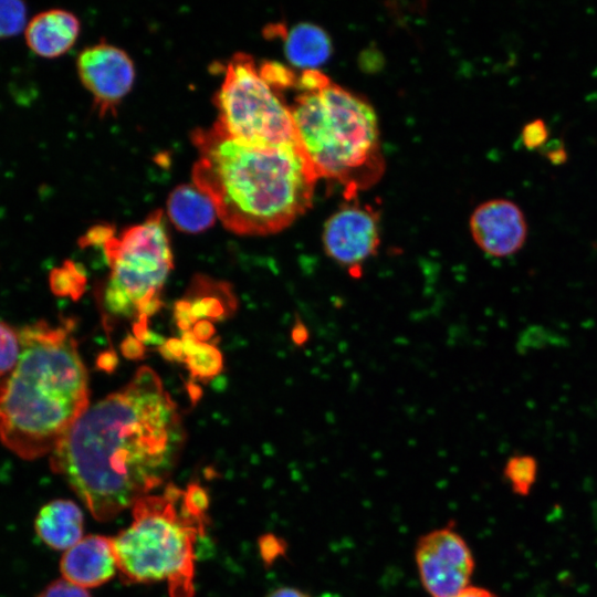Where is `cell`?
I'll return each instance as SVG.
<instances>
[{"instance_id":"9c48e42d","label":"cell","mask_w":597,"mask_h":597,"mask_svg":"<svg viewBox=\"0 0 597 597\" xmlns=\"http://www.w3.org/2000/svg\"><path fill=\"white\" fill-rule=\"evenodd\" d=\"M323 250L337 265L358 270L380 245L379 213L357 199L347 200L324 222Z\"/></svg>"},{"instance_id":"30bf717a","label":"cell","mask_w":597,"mask_h":597,"mask_svg":"<svg viewBox=\"0 0 597 597\" xmlns=\"http://www.w3.org/2000/svg\"><path fill=\"white\" fill-rule=\"evenodd\" d=\"M76 67L82 84L93 96L94 106L102 116L115 113L135 80L129 55L104 41L85 48L77 56Z\"/></svg>"},{"instance_id":"277c9868","label":"cell","mask_w":597,"mask_h":597,"mask_svg":"<svg viewBox=\"0 0 597 597\" xmlns=\"http://www.w3.org/2000/svg\"><path fill=\"white\" fill-rule=\"evenodd\" d=\"M289 104L297 139L320 178L344 187L346 200L384 174L377 115L357 94L320 70L302 71Z\"/></svg>"},{"instance_id":"6da1fadb","label":"cell","mask_w":597,"mask_h":597,"mask_svg":"<svg viewBox=\"0 0 597 597\" xmlns=\"http://www.w3.org/2000/svg\"><path fill=\"white\" fill-rule=\"evenodd\" d=\"M185 440L176 402L158 374L142 366L88 406L51 452V468L104 522L165 482Z\"/></svg>"},{"instance_id":"7402d4cb","label":"cell","mask_w":597,"mask_h":597,"mask_svg":"<svg viewBox=\"0 0 597 597\" xmlns=\"http://www.w3.org/2000/svg\"><path fill=\"white\" fill-rule=\"evenodd\" d=\"M36 597H91V595L86 588L61 578L45 586Z\"/></svg>"},{"instance_id":"ffe728a7","label":"cell","mask_w":597,"mask_h":597,"mask_svg":"<svg viewBox=\"0 0 597 597\" xmlns=\"http://www.w3.org/2000/svg\"><path fill=\"white\" fill-rule=\"evenodd\" d=\"M24 28L25 4L17 0H0V39L18 35Z\"/></svg>"},{"instance_id":"3957f363","label":"cell","mask_w":597,"mask_h":597,"mask_svg":"<svg viewBox=\"0 0 597 597\" xmlns=\"http://www.w3.org/2000/svg\"><path fill=\"white\" fill-rule=\"evenodd\" d=\"M21 355L0 378V441L24 460L54 450L90 406L88 376L73 322L20 329Z\"/></svg>"},{"instance_id":"7a4b0ae2","label":"cell","mask_w":597,"mask_h":597,"mask_svg":"<svg viewBox=\"0 0 597 597\" xmlns=\"http://www.w3.org/2000/svg\"><path fill=\"white\" fill-rule=\"evenodd\" d=\"M191 140L198 151L192 182L210 197L228 230L273 234L312 206L320 177L301 146L248 144L217 123L193 130Z\"/></svg>"},{"instance_id":"52a82bcc","label":"cell","mask_w":597,"mask_h":597,"mask_svg":"<svg viewBox=\"0 0 597 597\" xmlns=\"http://www.w3.org/2000/svg\"><path fill=\"white\" fill-rule=\"evenodd\" d=\"M214 102L216 123L231 137L259 146H300L284 94L251 55L237 53L227 63Z\"/></svg>"},{"instance_id":"d4e9b609","label":"cell","mask_w":597,"mask_h":597,"mask_svg":"<svg viewBox=\"0 0 597 597\" xmlns=\"http://www.w3.org/2000/svg\"><path fill=\"white\" fill-rule=\"evenodd\" d=\"M160 352L166 358L181 359L184 353L182 342L176 338L169 339L166 344H164Z\"/></svg>"},{"instance_id":"5b68a950","label":"cell","mask_w":597,"mask_h":597,"mask_svg":"<svg viewBox=\"0 0 597 597\" xmlns=\"http://www.w3.org/2000/svg\"><path fill=\"white\" fill-rule=\"evenodd\" d=\"M208 495L190 484L168 485L137 500L130 525L113 537L117 569L127 583L166 580L171 597L195 594V544L203 535Z\"/></svg>"},{"instance_id":"2e32d148","label":"cell","mask_w":597,"mask_h":597,"mask_svg":"<svg viewBox=\"0 0 597 597\" xmlns=\"http://www.w3.org/2000/svg\"><path fill=\"white\" fill-rule=\"evenodd\" d=\"M284 52L287 61L300 69L317 70L332 54L329 35L321 27L302 22L283 31Z\"/></svg>"},{"instance_id":"8fae6325","label":"cell","mask_w":597,"mask_h":597,"mask_svg":"<svg viewBox=\"0 0 597 597\" xmlns=\"http://www.w3.org/2000/svg\"><path fill=\"white\" fill-rule=\"evenodd\" d=\"M469 229L474 243L493 258H506L519 252L528 233L521 207L504 198L480 203L470 216Z\"/></svg>"},{"instance_id":"9a60e30c","label":"cell","mask_w":597,"mask_h":597,"mask_svg":"<svg viewBox=\"0 0 597 597\" xmlns=\"http://www.w3.org/2000/svg\"><path fill=\"white\" fill-rule=\"evenodd\" d=\"M167 213L177 229L189 233L209 229L218 218L210 197L193 182L179 185L170 192Z\"/></svg>"},{"instance_id":"4fadbf2b","label":"cell","mask_w":597,"mask_h":597,"mask_svg":"<svg viewBox=\"0 0 597 597\" xmlns=\"http://www.w3.org/2000/svg\"><path fill=\"white\" fill-rule=\"evenodd\" d=\"M75 14L63 9H51L34 15L25 28V41L32 52L42 57H57L66 53L80 33Z\"/></svg>"},{"instance_id":"4dcf8cb0","label":"cell","mask_w":597,"mask_h":597,"mask_svg":"<svg viewBox=\"0 0 597 597\" xmlns=\"http://www.w3.org/2000/svg\"><path fill=\"white\" fill-rule=\"evenodd\" d=\"M116 356L114 354H102L98 358V366L103 369L112 370L116 365Z\"/></svg>"},{"instance_id":"e0dca14e","label":"cell","mask_w":597,"mask_h":597,"mask_svg":"<svg viewBox=\"0 0 597 597\" xmlns=\"http://www.w3.org/2000/svg\"><path fill=\"white\" fill-rule=\"evenodd\" d=\"M185 360L190 371L198 377H211L222 367L219 352L207 344L199 343L193 334H185L182 337Z\"/></svg>"},{"instance_id":"484cf974","label":"cell","mask_w":597,"mask_h":597,"mask_svg":"<svg viewBox=\"0 0 597 597\" xmlns=\"http://www.w3.org/2000/svg\"><path fill=\"white\" fill-rule=\"evenodd\" d=\"M265 597H311L307 593L290 586H282L270 591Z\"/></svg>"},{"instance_id":"f546056e","label":"cell","mask_w":597,"mask_h":597,"mask_svg":"<svg viewBox=\"0 0 597 597\" xmlns=\"http://www.w3.org/2000/svg\"><path fill=\"white\" fill-rule=\"evenodd\" d=\"M213 333V328L208 324V322H200L193 331V336L196 338H207Z\"/></svg>"},{"instance_id":"5bb4252c","label":"cell","mask_w":597,"mask_h":597,"mask_svg":"<svg viewBox=\"0 0 597 597\" xmlns=\"http://www.w3.org/2000/svg\"><path fill=\"white\" fill-rule=\"evenodd\" d=\"M34 528L49 547L66 551L83 537V512L71 500L50 501L36 514Z\"/></svg>"},{"instance_id":"83f0119b","label":"cell","mask_w":597,"mask_h":597,"mask_svg":"<svg viewBox=\"0 0 597 597\" xmlns=\"http://www.w3.org/2000/svg\"><path fill=\"white\" fill-rule=\"evenodd\" d=\"M545 155L553 164H562L567 159V154L563 145H554L546 148Z\"/></svg>"},{"instance_id":"cb8c5ba5","label":"cell","mask_w":597,"mask_h":597,"mask_svg":"<svg viewBox=\"0 0 597 597\" xmlns=\"http://www.w3.org/2000/svg\"><path fill=\"white\" fill-rule=\"evenodd\" d=\"M284 551V546L281 545V541L276 537L269 535L262 541V553L264 558L270 563Z\"/></svg>"},{"instance_id":"ac0fdd59","label":"cell","mask_w":597,"mask_h":597,"mask_svg":"<svg viewBox=\"0 0 597 597\" xmlns=\"http://www.w3.org/2000/svg\"><path fill=\"white\" fill-rule=\"evenodd\" d=\"M537 473L536 460L527 454H516L507 459L504 475L513 491L526 495L533 486Z\"/></svg>"},{"instance_id":"4316f807","label":"cell","mask_w":597,"mask_h":597,"mask_svg":"<svg viewBox=\"0 0 597 597\" xmlns=\"http://www.w3.org/2000/svg\"><path fill=\"white\" fill-rule=\"evenodd\" d=\"M123 353L130 357L137 358L143 354V346L133 337H127L122 345Z\"/></svg>"},{"instance_id":"603a6c76","label":"cell","mask_w":597,"mask_h":597,"mask_svg":"<svg viewBox=\"0 0 597 597\" xmlns=\"http://www.w3.org/2000/svg\"><path fill=\"white\" fill-rule=\"evenodd\" d=\"M522 142L527 148L542 147L548 137V129L542 118L527 122L521 133Z\"/></svg>"},{"instance_id":"7c38bea8","label":"cell","mask_w":597,"mask_h":597,"mask_svg":"<svg viewBox=\"0 0 597 597\" xmlns=\"http://www.w3.org/2000/svg\"><path fill=\"white\" fill-rule=\"evenodd\" d=\"M116 569L113 540L104 535L82 537L60 562L63 578L86 589L107 583Z\"/></svg>"},{"instance_id":"44dd1931","label":"cell","mask_w":597,"mask_h":597,"mask_svg":"<svg viewBox=\"0 0 597 597\" xmlns=\"http://www.w3.org/2000/svg\"><path fill=\"white\" fill-rule=\"evenodd\" d=\"M51 285L52 289L59 294H69L74 290L76 291V285H74V279L80 276V272L75 264L66 262L60 269H55L51 273Z\"/></svg>"},{"instance_id":"d6986e66","label":"cell","mask_w":597,"mask_h":597,"mask_svg":"<svg viewBox=\"0 0 597 597\" xmlns=\"http://www.w3.org/2000/svg\"><path fill=\"white\" fill-rule=\"evenodd\" d=\"M21 349L20 331L0 320V378L15 367Z\"/></svg>"},{"instance_id":"f1b7e54d","label":"cell","mask_w":597,"mask_h":597,"mask_svg":"<svg viewBox=\"0 0 597 597\" xmlns=\"http://www.w3.org/2000/svg\"><path fill=\"white\" fill-rule=\"evenodd\" d=\"M454 597H498V596L486 588L470 585L469 587L463 589L460 594H458Z\"/></svg>"},{"instance_id":"ba28073f","label":"cell","mask_w":597,"mask_h":597,"mask_svg":"<svg viewBox=\"0 0 597 597\" xmlns=\"http://www.w3.org/2000/svg\"><path fill=\"white\" fill-rule=\"evenodd\" d=\"M418 575L430 597H454L470 586L474 557L451 526L423 534L415 547Z\"/></svg>"},{"instance_id":"8992f818","label":"cell","mask_w":597,"mask_h":597,"mask_svg":"<svg viewBox=\"0 0 597 597\" xmlns=\"http://www.w3.org/2000/svg\"><path fill=\"white\" fill-rule=\"evenodd\" d=\"M111 268L104 293L106 308L142 320L160 306V292L172 269V253L161 210L142 223L114 231L102 244Z\"/></svg>"}]
</instances>
